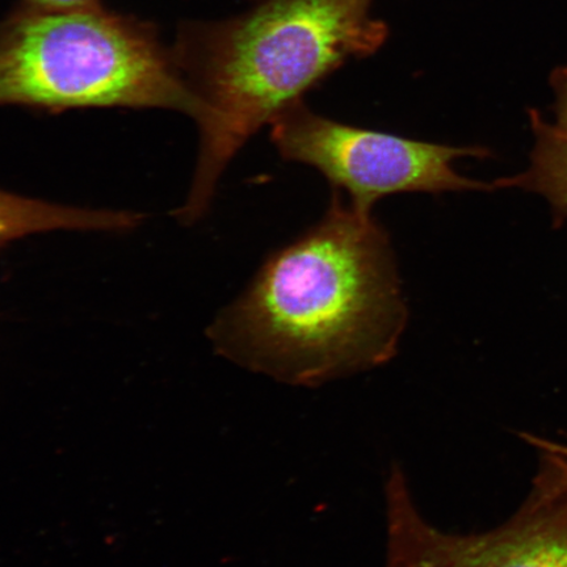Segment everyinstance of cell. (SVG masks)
Masks as SVG:
<instances>
[{
  "label": "cell",
  "mask_w": 567,
  "mask_h": 567,
  "mask_svg": "<svg viewBox=\"0 0 567 567\" xmlns=\"http://www.w3.org/2000/svg\"><path fill=\"white\" fill-rule=\"evenodd\" d=\"M408 322L389 233L332 189L323 217L268 255L208 336L248 371L319 388L390 363Z\"/></svg>",
  "instance_id": "obj_1"
},
{
  "label": "cell",
  "mask_w": 567,
  "mask_h": 567,
  "mask_svg": "<svg viewBox=\"0 0 567 567\" xmlns=\"http://www.w3.org/2000/svg\"><path fill=\"white\" fill-rule=\"evenodd\" d=\"M373 0H269L223 21H186L173 51L204 105L200 155L182 221L209 208L216 186L261 126L347 60L371 54L386 39Z\"/></svg>",
  "instance_id": "obj_2"
},
{
  "label": "cell",
  "mask_w": 567,
  "mask_h": 567,
  "mask_svg": "<svg viewBox=\"0 0 567 567\" xmlns=\"http://www.w3.org/2000/svg\"><path fill=\"white\" fill-rule=\"evenodd\" d=\"M0 105L165 109L197 125L205 116L157 24L103 6L53 11L19 3L0 20Z\"/></svg>",
  "instance_id": "obj_3"
},
{
  "label": "cell",
  "mask_w": 567,
  "mask_h": 567,
  "mask_svg": "<svg viewBox=\"0 0 567 567\" xmlns=\"http://www.w3.org/2000/svg\"><path fill=\"white\" fill-rule=\"evenodd\" d=\"M269 138L284 161L317 169L354 208L372 212L399 194H444L498 188L456 172L461 158L486 157L478 146H450L364 130L318 115L302 101L271 123Z\"/></svg>",
  "instance_id": "obj_4"
},
{
  "label": "cell",
  "mask_w": 567,
  "mask_h": 567,
  "mask_svg": "<svg viewBox=\"0 0 567 567\" xmlns=\"http://www.w3.org/2000/svg\"><path fill=\"white\" fill-rule=\"evenodd\" d=\"M540 470L519 509L502 526L456 535L415 506L402 466L385 482V567H567V458L542 443Z\"/></svg>",
  "instance_id": "obj_5"
},
{
  "label": "cell",
  "mask_w": 567,
  "mask_h": 567,
  "mask_svg": "<svg viewBox=\"0 0 567 567\" xmlns=\"http://www.w3.org/2000/svg\"><path fill=\"white\" fill-rule=\"evenodd\" d=\"M142 218L132 212L63 207L0 190V246L28 234L60 229L126 230Z\"/></svg>",
  "instance_id": "obj_6"
},
{
  "label": "cell",
  "mask_w": 567,
  "mask_h": 567,
  "mask_svg": "<svg viewBox=\"0 0 567 567\" xmlns=\"http://www.w3.org/2000/svg\"><path fill=\"white\" fill-rule=\"evenodd\" d=\"M535 145L529 166L512 179L499 181V187H520L538 194L567 216V141L540 113H530Z\"/></svg>",
  "instance_id": "obj_7"
},
{
  "label": "cell",
  "mask_w": 567,
  "mask_h": 567,
  "mask_svg": "<svg viewBox=\"0 0 567 567\" xmlns=\"http://www.w3.org/2000/svg\"><path fill=\"white\" fill-rule=\"evenodd\" d=\"M550 87L555 95V122L553 125L567 141V65L559 66L550 75Z\"/></svg>",
  "instance_id": "obj_8"
},
{
  "label": "cell",
  "mask_w": 567,
  "mask_h": 567,
  "mask_svg": "<svg viewBox=\"0 0 567 567\" xmlns=\"http://www.w3.org/2000/svg\"><path fill=\"white\" fill-rule=\"evenodd\" d=\"M21 4L40 10H82L102 6V0H20Z\"/></svg>",
  "instance_id": "obj_9"
},
{
  "label": "cell",
  "mask_w": 567,
  "mask_h": 567,
  "mask_svg": "<svg viewBox=\"0 0 567 567\" xmlns=\"http://www.w3.org/2000/svg\"><path fill=\"white\" fill-rule=\"evenodd\" d=\"M555 445L557 446V450L567 457V443H555Z\"/></svg>",
  "instance_id": "obj_10"
}]
</instances>
